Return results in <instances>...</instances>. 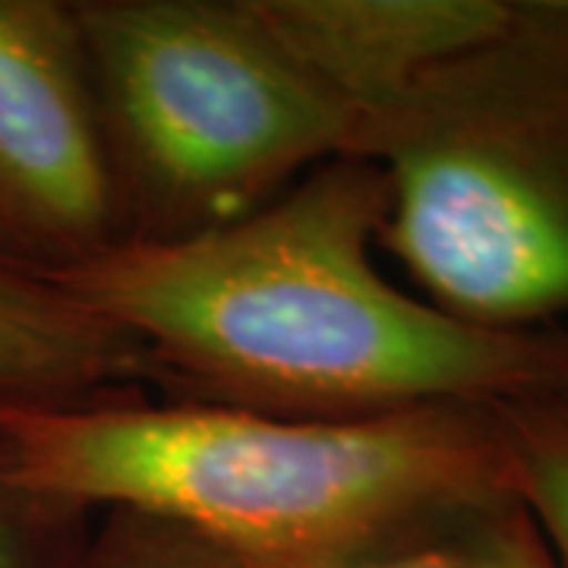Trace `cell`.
<instances>
[{
    "label": "cell",
    "instance_id": "cell-12",
    "mask_svg": "<svg viewBox=\"0 0 568 568\" xmlns=\"http://www.w3.org/2000/svg\"><path fill=\"white\" fill-rule=\"evenodd\" d=\"M566 3H568V0H566Z\"/></svg>",
    "mask_w": 568,
    "mask_h": 568
},
{
    "label": "cell",
    "instance_id": "cell-9",
    "mask_svg": "<svg viewBox=\"0 0 568 568\" xmlns=\"http://www.w3.org/2000/svg\"><path fill=\"white\" fill-rule=\"evenodd\" d=\"M518 493L547 540L556 568H568V398L508 407Z\"/></svg>",
    "mask_w": 568,
    "mask_h": 568
},
{
    "label": "cell",
    "instance_id": "cell-11",
    "mask_svg": "<svg viewBox=\"0 0 568 568\" xmlns=\"http://www.w3.org/2000/svg\"><path fill=\"white\" fill-rule=\"evenodd\" d=\"M85 568H231L193 534L133 511H104L102 540Z\"/></svg>",
    "mask_w": 568,
    "mask_h": 568
},
{
    "label": "cell",
    "instance_id": "cell-6",
    "mask_svg": "<svg viewBox=\"0 0 568 568\" xmlns=\"http://www.w3.org/2000/svg\"><path fill=\"white\" fill-rule=\"evenodd\" d=\"M253 10L357 126L433 67L489 36L508 0H253Z\"/></svg>",
    "mask_w": 568,
    "mask_h": 568
},
{
    "label": "cell",
    "instance_id": "cell-8",
    "mask_svg": "<svg viewBox=\"0 0 568 568\" xmlns=\"http://www.w3.org/2000/svg\"><path fill=\"white\" fill-rule=\"evenodd\" d=\"M351 568H556V559L528 506L508 499Z\"/></svg>",
    "mask_w": 568,
    "mask_h": 568
},
{
    "label": "cell",
    "instance_id": "cell-10",
    "mask_svg": "<svg viewBox=\"0 0 568 568\" xmlns=\"http://www.w3.org/2000/svg\"><path fill=\"white\" fill-rule=\"evenodd\" d=\"M92 515L58 496L0 480V568H77L89 552Z\"/></svg>",
    "mask_w": 568,
    "mask_h": 568
},
{
    "label": "cell",
    "instance_id": "cell-5",
    "mask_svg": "<svg viewBox=\"0 0 568 568\" xmlns=\"http://www.w3.org/2000/svg\"><path fill=\"white\" fill-rule=\"evenodd\" d=\"M121 241L73 0H0V256L58 275Z\"/></svg>",
    "mask_w": 568,
    "mask_h": 568
},
{
    "label": "cell",
    "instance_id": "cell-1",
    "mask_svg": "<svg viewBox=\"0 0 568 568\" xmlns=\"http://www.w3.org/2000/svg\"><path fill=\"white\" fill-rule=\"evenodd\" d=\"M383 171L342 155L237 222L54 278L155 366L159 398L291 420L568 398V328L448 316L376 265Z\"/></svg>",
    "mask_w": 568,
    "mask_h": 568
},
{
    "label": "cell",
    "instance_id": "cell-2",
    "mask_svg": "<svg viewBox=\"0 0 568 568\" xmlns=\"http://www.w3.org/2000/svg\"><path fill=\"white\" fill-rule=\"evenodd\" d=\"M0 480L193 534L231 568H351L521 499L508 407L291 420L133 395L0 420Z\"/></svg>",
    "mask_w": 568,
    "mask_h": 568
},
{
    "label": "cell",
    "instance_id": "cell-4",
    "mask_svg": "<svg viewBox=\"0 0 568 568\" xmlns=\"http://www.w3.org/2000/svg\"><path fill=\"white\" fill-rule=\"evenodd\" d=\"M118 200V244L237 222L351 155L354 118L253 0H73Z\"/></svg>",
    "mask_w": 568,
    "mask_h": 568
},
{
    "label": "cell",
    "instance_id": "cell-7",
    "mask_svg": "<svg viewBox=\"0 0 568 568\" xmlns=\"http://www.w3.org/2000/svg\"><path fill=\"white\" fill-rule=\"evenodd\" d=\"M152 392L155 366L130 335L54 275L0 256V420Z\"/></svg>",
    "mask_w": 568,
    "mask_h": 568
},
{
    "label": "cell",
    "instance_id": "cell-3",
    "mask_svg": "<svg viewBox=\"0 0 568 568\" xmlns=\"http://www.w3.org/2000/svg\"><path fill=\"white\" fill-rule=\"evenodd\" d=\"M386 181L376 246L465 323L540 328L568 313V3L506 20L357 126Z\"/></svg>",
    "mask_w": 568,
    "mask_h": 568
}]
</instances>
